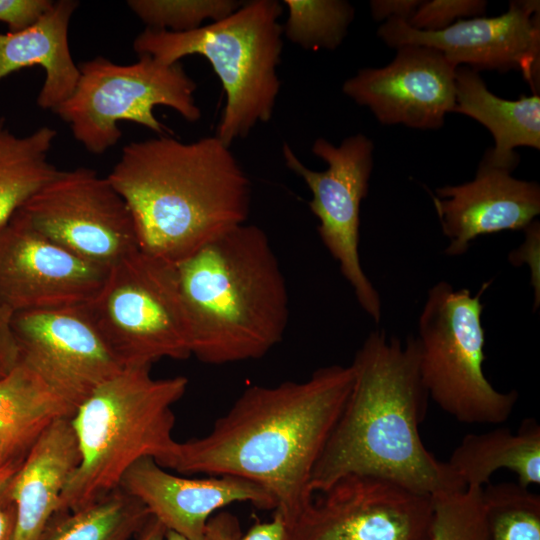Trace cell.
<instances>
[{"label": "cell", "instance_id": "obj_25", "mask_svg": "<svg viewBox=\"0 0 540 540\" xmlns=\"http://www.w3.org/2000/svg\"><path fill=\"white\" fill-rule=\"evenodd\" d=\"M151 517L140 500L118 487L83 508L55 514L40 540H129Z\"/></svg>", "mask_w": 540, "mask_h": 540}, {"label": "cell", "instance_id": "obj_2", "mask_svg": "<svg viewBox=\"0 0 540 540\" xmlns=\"http://www.w3.org/2000/svg\"><path fill=\"white\" fill-rule=\"evenodd\" d=\"M350 365L353 386L314 467L312 493L352 474L383 478L431 498L466 489L421 439L429 396L415 337L403 344L384 330L372 331Z\"/></svg>", "mask_w": 540, "mask_h": 540}, {"label": "cell", "instance_id": "obj_3", "mask_svg": "<svg viewBox=\"0 0 540 540\" xmlns=\"http://www.w3.org/2000/svg\"><path fill=\"white\" fill-rule=\"evenodd\" d=\"M107 178L131 211L140 249L172 264L249 216L250 180L216 136L130 142Z\"/></svg>", "mask_w": 540, "mask_h": 540}, {"label": "cell", "instance_id": "obj_35", "mask_svg": "<svg viewBox=\"0 0 540 540\" xmlns=\"http://www.w3.org/2000/svg\"><path fill=\"white\" fill-rule=\"evenodd\" d=\"M241 535L238 519L226 512L211 517L207 524L204 540H236ZM165 540H189L186 537L166 530Z\"/></svg>", "mask_w": 540, "mask_h": 540}, {"label": "cell", "instance_id": "obj_9", "mask_svg": "<svg viewBox=\"0 0 540 540\" xmlns=\"http://www.w3.org/2000/svg\"><path fill=\"white\" fill-rule=\"evenodd\" d=\"M78 67L73 93L54 112L90 153L102 154L120 140V121L168 135L169 129L154 115L157 105L174 109L188 122L201 118L194 96L197 85L180 62L164 64L140 55L136 62L120 65L98 56Z\"/></svg>", "mask_w": 540, "mask_h": 540}, {"label": "cell", "instance_id": "obj_10", "mask_svg": "<svg viewBox=\"0 0 540 540\" xmlns=\"http://www.w3.org/2000/svg\"><path fill=\"white\" fill-rule=\"evenodd\" d=\"M311 150L327 164L325 170L307 168L287 143L282 147L285 165L311 191L309 208L319 220L317 229L323 244L338 262L362 309L378 323L380 297L359 256L360 208L369 190L374 144L364 134L357 133L343 139L338 146L317 138Z\"/></svg>", "mask_w": 540, "mask_h": 540}, {"label": "cell", "instance_id": "obj_8", "mask_svg": "<svg viewBox=\"0 0 540 540\" xmlns=\"http://www.w3.org/2000/svg\"><path fill=\"white\" fill-rule=\"evenodd\" d=\"M85 307L123 369L192 356L175 264L139 248L109 268Z\"/></svg>", "mask_w": 540, "mask_h": 540}, {"label": "cell", "instance_id": "obj_24", "mask_svg": "<svg viewBox=\"0 0 540 540\" xmlns=\"http://www.w3.org/2000/svg\"><path fill=\"white\" fill-rule=\"evenodd\" d=\"M56 135L42 126L17 136L0 117V227L59 171L48 159Z\"/></svg>", "mask_w": 540, "mask_h": 540}, {"label": "cell", "instance_id": "obj_36", "mask_svg": "<svg viewBox=\"0 0 540 540\" xmlns=\"http://www.w3.org/2000/svg\"><path fill=\"white\" fill-rule=\"evenodd\" d=\"M23 457L11 459L0 465V540L12 539L15 512L13 506L6 505L9 501L4 495L5 488Z\"/></svg>", "mask_w": 540, "mask_h": 540}, {"label": "cell", "instance_id": "obj_5", "mask_svg": "<svg viewBox=\"0 0 540 540\" xmlns=\"http://www.w3.org/2000/svg\"><path fill=\"white\" fill-rule=\"evenodd\" d=\"M150 369L124 368L78 405L70 421L80 459L57 513L78 510L117 489L127 469L143 457L163 468L171 458L177 443L172 406L185 394L188 380L156 379Z\"/></svg>", "mask_w": 540, "mask_h": 540}, {"label": "cell", "instance_id": "obj_26", "mask_svg": "<svg viewBox=\"0 0 540 540\" xmlns=\"http://www.w3.org/2000/svg\"><path fill=\"white\" fill-rule=\"evenodd\" d=\"M481 490L488 540H540V496L518 483H487Z\"/></svg>", "mask_w": 540, "mask_h": 540}, {"label": "cell", "instance_id": "obj_13", "mask_svg": "<svg viewBox=\"0 0 540 540\" xmlns=\"http://www.w3.org/2000/svg\"><path fill=\"white\" fill-rule=\"evenodd\" d=\"M377 36L396 49L406 45L436 49L455 68L519 71L533 93H539L538 0L511 1L508 10L499 16L461 19L440 31H419L404 20L391 19L380 25Z\"/></svg>", "mask_w": 540, "mask_h": 540}, {"label": "cell", "instance_id": "obj_4", "mask_svg": "<svg viewBox=\"0 0 540 540\" xmlns=\"http://www.w3.org/2000/svg\"><path fill=\"white\" fill-rule=\"evenodd\" d=\"M191 352L222 365L265 356L283 339L289 294L265 231L242 224L175 264Z\"/></svg>", "mask_w": 540, "mask_h": 540}, {"label": "cell", "instance_id": "obj_1", "mask_svg": "<svg viewBox=\"0 0 540 540\" xmlns=\"http://www.w3.org/2000/svg\"><path fill=\"white\" fill-rule=\"evenodd\" d=\"M353 381L351 365L335 364L304 381L250 386L205 436L177 441L164 468L252 481L294 527L313 499L314 467Z\"/></svg>", "mask_w": 540, "mask_h": 540}, {"label": "cell", "instance_id": "obj_14", "mask_svg": "<svg viewBox=\"0 0 540 540\" xmlns=\"http://www.w3.org/2000/svg\"><path fill=\"white\" fill-rule=\"evenodd\" d=\"M108 270L43 236L20 210L0 227V301L14 313L87 304Z\"/></svg>", "mask_w": 540, "mask_h": 540}, {"label": "cell", "instance_id": "obj_20", "mask_svg": "<svg viewBox=\"0 0 540 540\" xmlns=\"http://www.w3.org/2000/svg\"><path fill=\"white\" fill-rule=\"evenodd\" d=\"M78 6L73 0L53 2L33 24L0 33V81L24 68L40 66L45 79L37 105L55 111L74 91L79 76L68 40L70 19Z\"/></svg>", "mask_w": 540, "mask_h": 540}, {"label": "cell", "instance_id": "obj_32", "mask_svg": "<svg viewBox=\"0 0 540 540\" xmlns=\"http://www.w3.org/2000/svg\"><path fill=\"white\" fill-rule=\"evenodd\" d=\"M526 238L521 247L516 251L511 252L509 261L512 264L519 265L522 263H529L531 268V282L535 292V305L536 308L539 304L540 296V281H539V239L540 228L539 222L533 221L524 229ZM535 307V306H534Z\"/></svg>", "mask_w": 540, "mask_h": 540}, {"label": "cell", "instance_id": "obj_17", "mask_svg": "<svg viewBox=\"0 0 540 540\" xmlns=\"http://www.w3.org/2000/svg\"><path fill=\"white\" fill-rule=\"evenodd\" d=\"M119 488L140 500L167 530L189 540H204L212 514L230 504L276 508L272 496L252 481L228 475L184 478L167 472L152 457L132 464Z\"/></svg>", "mask_w": 540, "mask_h": 540}, {"label": "cell", "instance_id": "obj_15", "mask_svg": "<svg viewBox=\"0 0 540 540\" xmlns=\"http://www.w3.org/2000/svg\"><path fill=\"white\" fill-rule=\"evenodd\" d=\"M21 360L77 407L123 368L80 306L14 313Z\"/></svg>", "mask_w": 540, "mask_h": 540}, {"label": "cell", "instance_id": "obj_28", "mask_svg": "<svg viewBox=\"0 0 540 540\" xmlns=\"http://www.w3.org/2000/svg\"><path fill=\"white\" fill-rule=\"evenodd\" d=\"M129 8L147 28L171 32H188L202 26L205 20H221L236 11L243 1L237 0H131Z\"/></svg>", "mask_w": 540, "mask_h": 540}, {"label": "cell", "instance_id": "obj_38", "mask_svg": "<svg viewBox=\"0 0 540 540\" xmlns=\"http://www.w3.org/2000/svg\"><path fill=\"white\" fill-rule=\"evenodd\" d=\"M166 530L160 521L151 517L138 533V540H165Z\"/></svg>", "mask_w": 540, "mask_h": 540}, {"label": "cell", "instance_id": "obj_16", "mask_svg": "<svg viewBox=\"0 0 540 540\" xmlns=\"http://www.w3.org/2000/svg\"><path fill=\"white\" fill-rule=\"evenodd\" d=\"M456 69L436 49L406 45L388 65L358 70L342 91L383 125L438 129L454 107Z\"/></svg>", "mask_w": 540, "mask_h": 540}, {"label": "cell", "instance_id": "obj_27", "mask_svg": "<svg viewBox=\"0 0 540 540\" xmlns=\"http://www.w3.org/2000/svg\"><path fill=\"white\" fill-rule=\"evenodd\" d=\"M283 33L306 50H335L345 39L355 10L345 0H284Z\"/></svg>", "mask_w": 540, "mask_h": 540}, {"label": "cell", "instance_id": "obj_34", "mask_svg": "<svg viewBox=\"0 0 540 540\" xmlns=\"http://www.w3.org/2000/svg\"><path fill=\"white\" fill-rule=\"evenodd\" d=\"M236 540H295L294 527L284 516L274 511L273 518L268 522L253 524L245 534Z\"/></svg>", "mask_w": 540, "mask_h": 540}, {"label": "cell", "instance_id": "obj_11", "mask_svg": "<svg viewBox=\"0 0 540 540\" xmlns=\"http://www.w3.org/2000/svg\"><path fill=\"white\" fill-rule=\"evenodd\" d=\"M20 211L43 236L105 268L140 248L125 200L91 168L58 171Z\"/></svg>", "mask_w": 540, "mask_h": 540}, {"label": "cell", "instance_id": "obj_37", "mask_svg": "<svg viewBox=\"0 0 540 540\" xmlns=\"http://www.w3.org/2000/svg\"><path fill=\"white\" fill-rule=\"evenodd\" d=\"M422 0H371L370 10L375 21L391 19L408 21Z\"/></svg>", "mask_w": 540, "mask_h": 540}, {"label": "cell", "instance_id": "obj_18", "mask_svg": "<svg viewBox=\"0 0 540 540\" xmlns=\"http://www.w3.org/2000/svg\"><path fill=\"white\" fill-rule=\"evenodd\" d=\"M432 200L449 256L466 253L481 235L524 230L540 214L538 183L481 162L473 180L437 188Z\"/></svg>", "mask_w": 540, "mask_h": 540}, {"label": "cell", "instance_id": "obj_33", "mask_svg": "<svg viewBox=\"0 0 540 540\" xmlns=\"http://www.w3.org/2000/svg\"><path fill=\"white\" fill-rule=\"evenodd\" d=\"M14 312L0 301V378L20 361V349L12 328Z\"/></svg>", "mask_w": 540, "mask_h": 540}, {"label": "cell", "instance_id": "obj_6", "mask_svg": "<svg viewBox=\"0 0 540 540\" xmlns=\"http://www.w3.org/2000/svg\"><path fill=\"white\" fill-rule=\"evenodd\" d=\"M277 0H251L227 17L188 32L146 28L133 41L134 51L164 64L201 55L218 76L226 103L216 129L225 145L268 122L281 82L277 73L283 47Z\"/></svg>", "mask_w": 540, "mask_h": 540}, {"label": "cell", "instance_id": "obj_30", "mask_svg": "<svg viewBox=\"0 0 540 540\" xmlns=\"http://www.w3.org/2000/svg\"><path fill=\"white\" fill-rule=\"evenodd\" d=\"M486 8L483 0H425L406 22L419 31H440L458 20L484 16Z\"/></svg>", "mask_w": 540, "mask_h": 540}, {"label": "cell", "instance_id": "obj_7", "mask_svg": "<svg viewBox=\"0 0 540 540\" xmlns=\"http://www.w3.org/2000/svg\"><path fill=\"white\" fill-rule=\"evenodd\" d=\"M440 281L427 295L415 337L421 382L432 400L464 424H500L512 414L518 392L495 389L483 371L485 331L481 297Z\"/></svg>", "mask_w": 540, "mask_h": 540}, {"label": "cell", "instance_id": "obj_31", "mask_svg": "<svg viewBox=\"0 0 540 540\" xmlns=\"http://www.w3.org/2000/svg\"><path fill=\"white\" fill-rule=\"evenodd\" d=\"M52 4L50 0H0V22L9 32L20 31L36 22Z\"/></svg>", "mask_w": 540, "mask_h": 540}, {"label": "cell", "instance_id": "obj_19", "mask_svg": "<svg viewBox=\"0 0 540 540\" xmlns=\"http://www.w3.org/2000/svg\"><path fill=\"white\" fill-rule=\"evenodd\" d=\"M70 419H58L40 433L5 488L15 512L11 540H40L58 512L80 459Z\"/></svg>", "mask_w": 540, "mask_h": 540}, {"label": "cell", "instance_id": "obj_29", "mask_svg": "<svg viewBox=\"0 0 540 540\" xmlns=\"http://www.w3.org/2000/svg\"><path fill=\"white\" fill-rule=\"evenodd\" d=\"M481 490L467 487L432 497L433 516L427 540H488Z\"/></svg>", "mask_w": 540, "mask_h": 540}, {"label": "cell", "instance_id": "obj_21", "mask_svg": "<svg viewBox=\"0 0 540 540\" xmlns=\"http://www.w3.org/2000/svg\"><path fill=\"white\" fill-rule=\"evenodd\" d=\"M452 112L473 118L494 138L481 163L512 172L519 163L517 147L540 149L539 93L508 100L493 94L479 75L466 67L455 72V103Z\"/></svg>", "mask_w": 540, "mask_h": 540}, {"label": "cell", "instance_id": "obj_39", "mask_svg": "<svg viewBox=\"0 0 540 540\" xmlns=\"http://www.w3.org/2000/svg\"><path fill=\"white\" fill-rule=\"evenodd\" d=\"M27 451L0 437V465L11 459L23 457Z\"/></svg>", "mask_w": 540, "mask_h": 540}, {"label": "cell", "instance_id": "obj_23", "mask_svg": "<svg viewBox=\"0 0 540 540\" xmlns=\"http://www.w3.org/2000/svg\"><path fill=\"white\" fill-rule=\"evenodd\" d=\"M77 406L25 361L0 378V437L27 451L52 422L71 418Z\"/></svg>", "mask_w": 540, "mask_h": 540}, {"label": "cell", "instance_id": "obj_12", "mask_svg": "<svg viewBox=\"0 0 540 540\" xmlns=\"http://www.w3.org/2000/svg\"><path fill=\"white\" fill-rule=\"evenodd\" d=\"M432 516L431 497L352 474L314 494L294 526L295 540H427Z\"/></svg>", "mask_w": 540, "mask_h": 540}, {"label": "cell", "instance_id": "obj_22", "mask_svg": "<svg viewBox=\"0 0 540 540\" xmlns=\"http://www.w3.org/2000/svg\"><path fill=\"white\" fill-rule=\"evenodd\" d=\"M449 467L467 487H484L500 469L516 475L525 488L540 484V426L526 418L516 431L498 427L465 435L455 447Z\"/></svg>", "mask_w": 540, "mask_h": 540}]
</instances>
